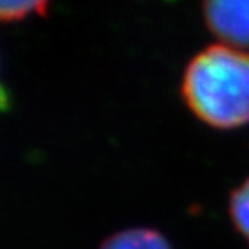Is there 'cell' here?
<instances>
[{
	"label": "cell",
	"mask_w": 249,
	"mask_h": 249,
	"mask_svg": "<svg viewBox=\"0 0 249 249\" xmlns=\"http://www.w3.org/2000/svg\"><path fill=\"white\" fill-rule=\"evenodd\" d=\"M182 90L192 111L211 126L249 123V54L225 43L208 47L189 62Z\"/></svg>",
	"instance_id": "cell-1"
},
{
	"label": "cell",
	"mask_w": 249,
	"mask_h": 249,
	"mask_svg": "<svg viewBox=\"0 0 249 249\" xmlns=\"http://www.w3.org/2000/svg\"><path fill=\"white\" fill-rule=\"evenodd\" d=\"M210 30L225 45L249 47V0H214L204 4Z\"/></svg>",
	"instance_id": "cell-2"
},
{
	"label": "cell",
	"mask_w": 249,
	"mask_h": 249,
	"mask_svg": "<svg viewBox=\"0 0 249 249\" xmlns=\"http://www.w3.org/2000/svg\"><path fill=\"white\" fill-rule=\"evenodd\" d=\"M101 249H170V244L154 230L130 229L106 239Z\"/></svg>",
	"instance_id": "cell-3"
},
{
	"label": "cell",
	"mask_w": 249,
	"mask_h": 249,
	"mask_svg": "<svg viewBox=\"0 0 249 249\" xmlns=\"http://www.w3.org/2000/svg\"><path fill=\"white\" fill-rule=\"evenodd\" d=\"M230 213L239 232L249 239V178L232 194Z\"/></svg>",
	"instance_id": "cell-4"
},
{
	"label": "cell",
	"mask_w": 249,
	"mask_h": 249,
	"mask_svg": "<svg viewBox=\"0 0 249 249\" xmlns=\"http://www.w3.org/2000/svg\"><path fill=\"white\" fill-rule=\"evenodd\" d=\"M45 9V2H2L0 16L4 19H21L31 12H42Z\"/></svg>",
	"instance_id": "cell-5"
}]
</instances>
